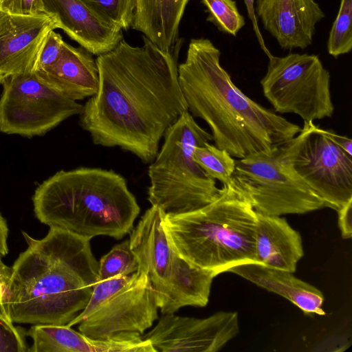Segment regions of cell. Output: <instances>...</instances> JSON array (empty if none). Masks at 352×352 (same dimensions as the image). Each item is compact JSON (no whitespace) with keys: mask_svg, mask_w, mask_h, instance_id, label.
Returning <instances> with one entry per match:
<instances>
[{"mask_svg":"<svg viewBox=\"0 0 352 352\" xmlns=\"http://www.w3.org/2000/svg\"><path fill=\"white\" fill-rule=\"evenodd\" d=\"M142 37V46L123 38L97 56L99 87L83 105L80 124L94 144L120 147L148 164L188 107L178 81L181 43L164 50Z\"/></svg>","mask_w":352,"mask_h":352,"instance_id":"6da1fadb","label":"cell"},{"mask_svg":"<svg viewBox=\"0 0 352 352\" xmlns=\"http://www.w3.org/2000/svg\"><path fill=\"white\" fill-rule=\"evenodd\" d=\"M208 38L190 40L178 81L188 112L210 127L212 141L234 158L270 155L300 127L245 95L220 63Z\"/></svg>","mask_w":352,"mask_h":352,"instance_id":"7a4b0ae2","label":"cell"},{"mask_svg":"<svg viewBox=\"0 0 352 352\" xmlns=\"http://www.w3.org/2000/svg\"><path fill=\"white\" fill-rule=\"evenodd\" d=\"M28 244L14 261L6 291L13 323L65 325L86 307L98 281V262L91 239L51 227Z\"/></svg>","mask_w":352,"mask_h":352,"instance_id":"3957f363","label":"cell"},{"mask_svg":"<svg viewBox=\"0 0 352 352\" xmlns=\"http://www.w3.org/2000/svg\"><path fill=\"white\" fill-rule=\"evenodd\" d=\"M32 202L41 223L89 239H122L131 232L140 211L126 179L100 168L56 172L38 186Z\"/></svg>","mask_w":352,"mask_h":352,"instance_id":"277c9868","label":"cell"},{"mask_svg":"<svg viewBox=\"0 0 352 352\" xmlns=\"http://www.w3.org/2000/svg\"><path fill=\"white\" fill-rule=\"evenodd\" d=\"M256 212L228 185L218 197L193 212L165 214L169 242L184 260L217 276L232 267L256 263Z\"/></svg>","mask_w":352,"mask_h":352,"instance_id":"5b68a950","label":"cell"},{"mask_svg":"<svg viewBox=\"0 0 352 352\" xmlns=\"http://www.w3.org/2000/svg\"><path fill=\"white\" fill-rule=\"evenodd\" d=\"M164 142L148 175V200L166 214L197 210L214 201L220 193L210 177L193 157L196 146L212 141L188 111L180 116L164 135Z\"/></svg>","mask_w":352,"mask_h":352,"instance_id":"8992f818","label":"cell"},{"mask_svg":"<svg viewBox=\"0 0 352 352\" xmlns=\"http://www.w3.org/2000/svg\"><path fill=\"white\" fill-rule=\"evenodd\" d=\"M158 307L148 276L137 271L95 285L85 309L67 325L94 338H106L122 332L140 334L158 318Z\"/></svg>","mask_w":352,"mask_h":352,"instance_id":"52a82bcc","label":"cell"},{"mask_svg":"<svg viewBox=\"0 0 352 352\" xmlns=\"http://www.w3.org/2000/svg\"><path fill=\"white\" fill-rule=\"evenodd\" d=\"M283 166L336 211L352 199V155L325 134L314 122L278 149Z\"/></svg>","mask_w":352,"mask_h":352,"instance_id":"ba28073f","label":"cell"},{"mask_svg":"<svg viewBox=\"0 0 352 352\" xmlns=\"http://www.w3.org/2000/svg\"><path fill=\"white\" fill-rule=\"evenodd\" d=\"M261 80L263 93L275 111L294 113L305 122L332 117L334 111L329 72L318 56L289 53L268 56Z\"/></svg>","mask_w":352,"mask_h":352,"instance_id":"9c48e42d","label":"cell"},{"mask_svg":"<svg viewBox=\"0 0 352 352\" xmlns=\"http://www.w3.org/2000/svg\"><path fill=\"white\" fill-rule=\"evenodd\" d=\"M278 149L235 160L230 185L260 214H305L325 207L324 201L286 168Z\"/></svg>","mask_w":352,"mask_h":352,"instance_id":"30bf717a","label":"cell"},{"mask_svg":"<svg viewBox=\"0 0 352 352\" xmlns=\"http://www.w3.org/2000/svg\"><path fill=\"white\" fill-rule=\"evenodd\" d=\"M2 86L0 133L43 135L83 109L82 104L47 85L34 72L9 77Z\"/></svg>","mask_w":352,"mask_h":352,"instance_id":"8fae6325","label":"cell"},{"mask_svg":"<svg viewBox=\"0 0 352 352\" xmlns=\"http://www.w3.org/2000/svg\"><path fill=\"white\" fill-rule=\"evenodd\" d=\"M239 332L236 311H219L204 318L167 314L142 338L156 352H216Z\"/></svg>","mask_w":352,"mask_h":352,"instance_id":"7c38bea8","label":"cell"},{"mask_svg":"<svg viewBox=\"0 0 352 352\" xmlns=\"http://www.w3.org/2000/svg\"><path fill=\"white\" fill-rule=\"evenodd\" d=\"M50 15H15L0 12V85L9 77L35 72L49 32L57 29Z\"/></svg>","mask_w":352,"mask_h":352,"instance_id":"4fadbf2b","label":"cell"},{"mask_svg":"<svg viewBox=\"0 0 352 352\" xmlns=\"http://www.w3.org/2000/svg\"><path fill=\"white\" fill-rule=\"evenodd\" d=\"M165 214L159 207L151 206L132 229L129 239L138 271L148 276L155 297L164 291L182 259L168 239L164 225Z\"/></svg>","mask_w":352,"mask_h":352,"instance_id":"5bb4252c","label":"cell"},{"mask_svg":"<svg viewBox=\"0 0 352 352\" xmlns=\"http://www.w3.org/2000/svg\"><path fill=\"white\" fill-rule=\"evenodd\" d=\"M255 13L264 29L284 50L311 45L318 22L325 17L315 0H255Z\"/></svg>","mask_w":352,"mask_h":352,"instance_id":"9a60e30c","label":"cell"},{"mask_svg":"<svg viewBox=\"0 0 352 352\" xmlns=\"http://www.w3.org/2000/svg\"><path fill=\"white\" fill-rule=\"evenodd\" d=\"M45 12L72 40L93 55L114 49L124 38L122 30L107 21L82 0H43Z\"/></svg>","mask_w":352,"mask_h":352,"instance_id":"2e32d148","label":"cell"},{"mask_svg":"<svg viewBox=\"0 0 352 352\" xmlns=\"http://www.w3.org/2000/svg\"><path fill=\"white\" fill-rule=\"evenodd\" d=\"M34 73L47 85L74 101L93 96L99 87L98 67L94 55L81 46L75 47L65 41L57 60Z\"/></svg>","mask_w":352,"mask_h":352,"instance_id":"e0dca14e","label":"cell"},{"mask_svg":"<svg viewBox=\"0 0 352 352\" xmlns=\"http://www.w3.org/2000/svg\"><path fill=\"white\" fill-rule=\"evenodd\" d=\"M254 252L256 263L292 273L304 255L300 233L285 219L258 212Z\"/></svg>","mask_w":352,"mask_h":352,"instance_id":"ac0fdd59","label":"cell"},{"mask_svg":"<svg viewBox=\"0 0 352 352\" xmlns=\"http://www.w3.org/2000/svg\"><path fill=\"white\" fill-rule=\"evenodd\" d=\"M234 273L269 292L287 299L305 315H325L324 296L314 285L296 277L292 272L271 268L257 263L231 267Z\"/></svg>","mask_w":352,"mask_h":352,"instance_id":"d6986e66","label":"cell"},{"mask_svg":"<svg viewBox=\"0 0 352 352\" xmlns=\"http://www.w3.org/2000/svg\"><path fill=\"white\" fill-rule=\"evenodd\" d=\"M190 0H135L131 28L164 50L179 42V30Z\"/></svg>","mask_w":352,"mask_h":352,"instance_id":"ffe728a7","label":"cell"},{"mask_svg":"<svg viewBox=\"0 0 352 352\" xmlns=\"http://www.w3.org/2000/svg\"><path fill=\"white\" fill-rule=\"evenodd\" d=\"M26 334L32 340L30 352H109L111 338L94 339L67 325L34 324Z\"/></svg>","mask_w":352,"mask_h":352,"instance_id":"44dd1931","label":"cell"},{"mask_svg":"<svg viewBox=\"0 0 352 352\" xmlns=\"http://www.w3.org/2000/svg\"><path fill=\"white\" fill-rule=\"evenodd\" d=\"M193 157L202 169L212 179L228 185L235 168V160L226 150L210 142L196 146Z\"/></svg>","mask_w":352,"mask_h":352,"instance_id":"7402d4cb","label":"cell"},{"mask_svg":"<svg viewBox=\"0 0 352 352\" xmlns=\"http://www.w3.org/2000/svg\"><path fill=\"white\" fill-rule=\"evenodd\" d=\"M138 264L129 240L116 245L98 262V280L118 276H129L137 272Z\"/></svg>","mask_w":352,"mask_h":352,"instance_id":"603a6c76","label":"cell"},{"mask_svg":"<svg viewBox=\"0 0 352 352\" xmlns=\"http://www.w3.org/2000/svg\"><path fill=\"white\" fill-rule=\"evenodd\" d=\"M329 55L337 58L352 49V0H341L338 14L329 32L327 44Z\"/></svg>","mask_w":352,"mask_h":352,"instance_id":"cb8c5ba5","label":"cell"},{"mask_svg":"<svg viewBox=\"0 0 352 352\" xmlns=\"http://www.w3.org/2000/svg\"><path fill=\"white\" fill-rule=\"evenodd\" d=\"M208 13L206 21L219 31L236 36L245 25L234 0H201Z\"/></svg>","mask_w":352,"mask_h":352,"instance_id":"d4e9b609","label":"cell"},{"mask_svg":"<svg viewBox=\"0 0 352 352\" xmlns=\"http://www.w3.org/2000/svg\"><path fill=\"white\" fill-rule=\"evenodd\" d=\"M97 14L122 30L131 28L135 0H82Z\"/></svg>","mask_w":352,"mask_h":352,"instance_id":"484cf974","label":"cell"},{"mask_svg":"<svg viewBox=\"0 0 352 352\" xmlns=\"http://www.w3.org/2000/svg\"><path fill=\"white\" fill-rule=\"evenodd\" d=\"M26 332L16 327L8 318L0 314V352H26Z\"/></svg>","mask_w":352,"mask_h":352,"instance_id":"4316f807","label":"cell"},{"mask_svg":"<svg viewBox=\"0 0 352 352\" xmlns=\"http://www.w3.org/2000/svg\"><path fill=\"white\" fill-rule=\"evenodd\" d=\"M63 42L62 36L54 30L49 32L40 51L35 72L45 70L57 60L60 54Z\"/></svg>","mask_w":352,"mask_h":352,"instance_id":"83f0119b","label":"cell"},{"mask_svg":"<svg viewBox=\"0 0 352 352\" xmlns=\"http://www.w3.org/2000/svg\"><path fill=\"white\" fill-rule=\"evenodd\" d=\"M0 12L15 15L46 14L43 0H0Z\"/></svg>","mask_w":352,"mask_h":352,"instance_id":"f1b7e54d","label":"cell"},{"mask_svg":"<svg viewBox=\"0 0 352 352\" xmlns=\"http://www.w3.org/2000/svg\"><path fill=\"white\" fill-rule=\"evenodd\" d=\"M337 212L341 235L344 239H350L352 236V199Z\"/></svg>","mask_w":352,"mask_h":352,"instance_id":"f546056e","label":"cell"},{"mask_svg":"<svg viewBox=\"0 0 352 352\" xmlns=\"http://www.w3.org/2000/svg\"><path fill=\"white\" fill-rule=\"evenodd\" d=\"M247 11L248 13V16L250 19L251 20L252 27L254 32L255 33V35L257 38L258 42L263 50V51L265 53L267 56H270L272 55L270 50L267 49V47L265 45L263 37L261 34V30L258 28V18L255 13V8H254V2L255 0H244Z\"/></svg>","mask_w":352,"mask_h":352,"instance_id":"4dcf8cb0","label":"cell"},{"mask_svg":"<svg viewBox=\"0 0 352 352\" xmlns=\"http://www.w3.org/2000/svg\"><path fill=\"white\" fill-rule=\"evenodd\" d=\"M324 134L336 144L340 147L349 155H352V140L346 137L337 134L333 130L324 129Z\"/></svg>","mask_w":352,"mask_h":352,"instance_id":"1f68e13d","label":"cell"},{"mask_svg":"<svg viewBox=\"0 0 352 352\" xmlns=\"http://www.w3.org/2000/svg\"><path fill=\"white\" fill-rule=\"evenodd\" d=\"M8 228L6 221L0 213V256H5L8 253L7 243Z\"/></svg>","mask_w":352,"mask_h":352,"instance_id":"d6a6232c","label":"cell"},{"mask_svg":"<svg viewBox=\"0 0 352 352\" xmlns=\"http://www.w3.org/2000/svg\"><path fill=\"white\" fill-rule=\"evenodd\" d=\"M1 258L2 256H0V284L7 291L11 278L12 268L6 265L3 263Z\"/></svg>","mask_w":352,"mask_h":352,"instance_id":"836d02e7","label":"cell"},{"mask_svg":"<svg viewBox=\"0 0 352 352\" xmlns=\"http://www.w3.org/2000/svg\"><path fill=\"white\" fill-rule=\"evenodd\" d=\"M0 314L9 318L6 308V290L0 284ZM10 319V318H9Z\"/></svg>","mask_w":352,"mask_h":352,"instance_id":"e575fe53","label":"cell"}]
</instances>
